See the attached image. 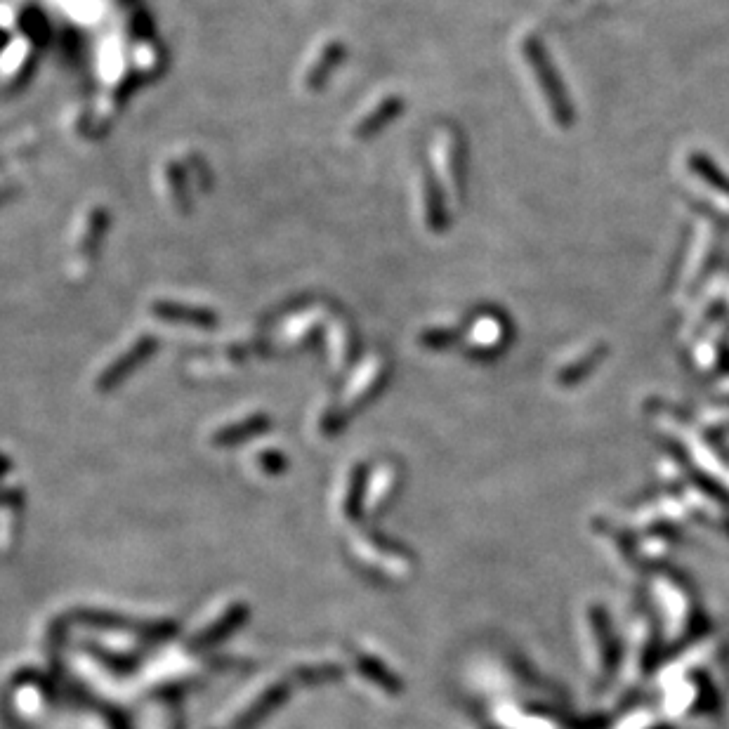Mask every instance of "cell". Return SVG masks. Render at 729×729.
Returning <instances> with one entry per match:
<instances>
[{"label": "cell", "mask_w": 729, "mask_h": 729, "mask_svg": "<svg viewBox=\"0 0 729 729\" xmlns=\"http://www.w3.org/2000/svg\"><path fill=\"white\" fill-rule=\"evenodd\" d=\"M689 168H692V173L699 175L713 192L722 194L729 201V177L722 173L706 154H699V151L689 154Z\"/></svg>", "instance_id": "cell-3"}, {"label": "cell", "mask_w": 729, "mask_h": 729, "mask_svg": "<svg viewBox=\"0 0 729 729\" xmlns=\"http://www.w3.org/2000/svg\"><path fill=\"white\" fill-rule=\"evenodd\" d=\"M321 55H324V57H321L319 62L310 69V81H307L310 85H317V83L324 81L328 67L338 62L340 55H343V48H340V45H336V43H328L326 48L321 50Z\"/></svg>", "instance_id": "cell-7"}, {"label": "cell", "mask_w": 729, "mask_h": 729, "mask_svg": "<svg viewBox=\"0 0 729 729\" xmlns=\"http://www.w3.org/2000/svg\"><path fill=\"white\" fill-rule=\"evenodd\" d=\"M600 354H604V350H595V352H590L588 357H583V359L579 361V364L571 366V369L564 371V373H562V380H564V383H571V380L581 378V373H588L590 369H593V366L597 364V361H600Z\"/></svg>", "instance_id": "cell-8"}, {"label": "cell", "mask_w": 729, "mask_h": 729, "mask_svg": "<svg viewBox=\"0 0 729 729\" xmlns=\"http://www.w3.org/2000/svg\"><path fill=\"white\" fill-rule=\"evenodd\" d=\"M439 147L444 151L442 166L446 170V182H451L453 187H463V163H461V144H458L456 135L444 133L442 140H439Z\"/></svg>", "instance_id": "cell-4"}, {"label": "cell", "mask_w": 729, "mask_h": 729, "mask_svg": "<svg viewBox=\"0 0 729 729\" xmlns=\"http://www.w3.org/2000/svg\"><path fill=\"white\" fill-rule=\"evenodd\" d=\"M156 314H161V317H168V319H175L182 317L180 321H187V324H199V326H206V324H215V317L213 314L203 312V310H185V307H175V305H163V307H154Z\"/></svg>", "instance_id": "cell-6"}, {"label": "cell", "mask_w": 729, "mask_h": 729, "mask_svg": "<svg viewBox=\"0 0 729 729\" xmlns=\"http://www.w3.org/2000/svg\"><path fill=\"white\" fill-rule=\"evenodd\" d=\"M423 192H425V220H428V227L432 232H444L449 227V213H446L442 192H439L435 177H425L423 180Z\"/></svg>", "instance_id": "cell-2"}, {"label": "cell", "mask_w": 729, "mask_h": 729, "mask_svg": "<svg viewBox=\"0 0 729 729\" xmlns=\"http://www.w3.org/2000/svg\"><path fill=\"white\" fill-rule=\"evenodd\" d=\"M404 109V102L399 100V97H387V100H383L378 104V109H373V114H369L364 118V121L359 123V135H373L376 130H380L385 126V123H390L392 118H397L399 114H402Z\"/></svg>", "instance_id": "cell-5"}, {"label": "cell", "mask_w": 729, "mask_h": 729, "mask_svg": "<svg viewBox=\"0 0 729 729\" xmlns=\"http://www.w3.org/2000/svg\"><path fill=\"white\" fill-rule=\"evenodd\" d=\"M524 59L529 62L531 71H534L538 88H541L543 100L548 102L550 114L560 126H571L574 123V104H571L567 88H564L560 74H557L553 59L548 57V50L543 48V43L538 41L536 36H527L522 43Z\"/></svg>", "instance_id": "cell-1"}]
</instances>
